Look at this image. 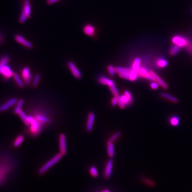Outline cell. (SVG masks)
Segmentation results:
<instances>
[{"mask_svg":"<svg viewBox=\"0 0 192 192\" xmlns=\"http://www.w3.org/2000/svg\"><path fill=\"white\" fill-rule=\"evenodd\" d=\"M120 97L121 99L122 100V101L123 102V103H125V105H129L130 104H131L129 101L128 98L125 95V94H123L122 95L120 96Z\"/></svg>","mask_w":192,"mask_h":192,"instance_id":"obj_33","label":"cell"},{"mask_svg":"<svg viewBox=\"0 0 192 192\" xmlns=\"http://www.w3.org/2000/svg\"><path fill=\"white\" fill-rule=\"evenodd\" d=\"M115 71L116 73L118 74H121V73H130L131 72V69L128 68L123 67H116Z\"/></svg>","mask_w":192,"mask_h":192,"instance_id":"obj_24","label":"cell"},{"mask_svg":"<svg viewBox=\"0 0 192 192\" xmlns=\"http://www.w3.org/2000/svg\"><path fill=\"white\" fill-rule=\"evenodd\" d=\"M107 154L110 158H113L115 154V148L113 143L107 144Z\"/></svg>","mask_w":192,"mask_h":192,"instance_id":"obj_20","label":"cell"},{"mask_svg":"<svg viewBox=\"0 0 192 192\" xmlns=\"http://www.w3.org/2000/svg\"><path fill=\"white\" fill-rule=\"evenodd\" d=\"M111 104L113 107L116 106L118 105V98L117 97H114V98H113L111 100Z\"/></svg>","mask_w":192,"mask_h":192,"instance_id":"obj_40","label":"cell"},{"mask_svg":"<svg viewBox=\"0 0 192 192\" xmlns=\"http://www.w3.org/2000/svg\"><path fill=\"white\" fill-rule=\"evenodd\" d=\"M121 133L120 131H118L115 133L113 134V135L111 136V137L110 138L109 140H108L107 144L109 143H113L114 141H115L118 137H120Z\"/></svg>","mask_w":192,"mask_h":192,"instance_id":"obj_25","label":"cell"},{"mask_svg":"<svg viewBox=\"0 0 192 192\" xmlns=\"http://www.w3.org/2000/svg\"><path fill=\"white\" fill-rule=\"evenodd\" d=\"M17 99L16 98H13L9 100L8 101H6V103L3 104L2 105L0 106V111L1 112H4L5 110L10 108L11 106L14 105L15 103H17Z\"/></svg>","mask_w":192,"mask_h":192,"instance_id":"obj_13","label":"cell"},{"mask_svg":"<svg viewBox=\"0 0 192 192\" xmlns=\"http://www.w3.org/2000/svg\"><path fill=\"white\" fill-rule=\"evenodd\" d=\"M21 75L24 82L27 85L30 84L31 81V78H32L30 68L27 67L24 68L21 72Z\"/></svg>","mask_w":192,"mask_h":192,"instance_id":"obj_9","label":"cell"},{"mask_svg":"<svg viewBox=\"0 0 192 192\" xmlns=\"http://www.w3.org/2000/svg\"><path fill=\"white\" fill-rule=\"evenodd\" d=\"M138 75L143 78H146L148 80L152 82L155 81L151 73L149 71H148V70L145 67H141L140 68L138 72Z\"/></svg>","mask_w":192,"mask_h":192,"instance_id":"obj_7","label":"cell"},{"mask_svg":"<svg viewBox=\"0 0 192 192\" xmlns=\"http://www.w3.org/2000/svg\"><path fill=\"white\" fill-rule=\"evenodd\" d=\"M31 16V6L30 0H24V7L20 17L19 18V21L20 23L25 22L26 19L30 18Z\"/></svg>","mask_w":192,"mask_h":192,"instance_id":"obj_2","label":"cell"},{"mask_svg":"<svg viewBox=\"0 0 192 192\" xmlns=\"http://www.w3.org/2000/svg\"><path fill=\"white\" fill-rule=\"evenodd\" d=\"M98 81L101 85H106L109 87H112L113 85H115L113 81L104 76L100 77L98 79Z\"/></svg>","mask_w":192,"mask_h":192,"instance_id":"obj_16","label":"cell"},{"mask_svg":"<svg viewBox=\"0 0 192 192\" xmlns=\"http://www.w3.org/2000/svg\"><path fill=\"white\" fill-rule=\"evenodd\" d=\"M179 122V118L177 116H173L170 119V123L173 126H177Z\"/></svg>","mask_w":192,"mask_h":192,"instance_id":"obj_30","label":"cell"},{"mask_svg":"<svg viewBox=\"0 0 192 192\" xmlns=\"http://www.w3.org/2000/svg\"><path fill=\"white\" fill-rule=\"evenodd\" d=\"M150 72L152 74V76H153L155 81L158 83L160 86L163 88V89H167L168 88V85H167V83L165 82V81L161 78L160 77L158 76L155 72H154L153 71H150Z\"/></svg>","mask_w":192,"mask_h":192,"instance_id":"obj_11","label":"cell"},{"mask_svg":"<svg viewBox=\"0 0 192 192\" xmlns=\"http://www.w3.org/2000/svg\"><path fill=\"white\" fill-rule=\"evenodd\" d=\"M83 32L88 36H93L95 34V28L91 25H87L83 28Z\"/></svg>","mask_w":192,"mask_h":192,"instance_id":"obj_17","label":"cell"},{"mask_svg":"<svg viewBox=\"0 0 192 192\" xmlns=\"http://www.w3.org/2000/svg\"><path fill=\"white\" fill-rule=\"evenodd\" d=\"M63 154L61 153H59L57 154L56 155H55L53 158H51L50 160L48 162L46 163L45 165H43L42 167L41 168L38 170V173L40 174H43L45 173L46 171L50 168L51 167H53V165H55L56 163H57L59 161L63 156Z\"/></svg>","mask_w":192,"mask_h":192,"instance_id":"obj_3","label":"cell"},{"mask_svg":"<svg viewBox=\"0 0 192 192\" xmlns=\"http://www.w3.org/2000/svg\"><path fill=\"white\" fill-rule=\"evenodd\" d=\"M108 73H109V74H110V76H114L115 74V73H116V71H115V68L112 65H109L108 66Z\"/></svg>","mask_w":192,"mask_h":192,"instance_id":"obj_34","label":"cell"},{"mask_svg":"<svg viewBox=\"0 0 192 192\" xmlns=\"http://www.w3.org/2000/svg\"><path fill=\"white\" fill-rule=\"evenodd\" d=\"M124 94L128 98L130 103H132L133 102V97H132V96L131 95V93L129 91L125 90L124 92Z\"/></svg>","mask_w":192,"mask_h":192,"instance_id":"obj_37","label":"cell"},{"mask_svg":"<svg viewBox=\"0 0 192 192\" xmlns=\"http://www.w3.org/2000/svg\"><path fill=\"white\" fill-rule=\"evenodd\" d=\"M140 68H141V59L137 57L133 60V63L132 65L129 80L131 81H135L136 80L138 76H139L138 72Z\"/></svg>","mask_w":192,"mask_h":192,"instance_id":"obj_1","label":"cell"},{"mask_svg":"<svg viewBox=\"0 0 192 192\" xmlns=\"http://www.w3.org/2000/svg\"><path fill=\"white\" fill-rule=\"evenodd\" d=\"M90 173L93 177H97L98 176V172L95 166H92L90 169Z\"/></svg>","mask_w":192,"mask_h":192,"instance_id":"obj_31","label":"cell"},{"mask_svg":"<svg viewBox=\"0 0 192 192\" xmlns=\"http://www.w3.org/2000/svg\"><path fill=\"white\" fill-rule=\"evenodd\" d=\"M110 192V190H103V192Z\"/></svg>","mask_w":192,"mask_h":192,"instance_id":"obj_42","label":"cell"},{"mask_svg":"<svg viewBox=\"0 0 192 192\" xmlns=\"http://www.w3.org/2000/svg\"><path fill=\"white\" fill-rule=\"evenodd\" d=\"M110 90L111 91L112 94L114 96V97H118L119 96V93L117 88H116L115 85H113L112 87H110Z\"/></svg>","mask_w":192,"mask_h":192,"instance_id":"obj_32","label":"cell"},{"mask_svg":"<svg viewBox=\"0 0 192 192\" xmlns=\"http://www.w3.org/2000/svg\"><path fill=\"white\" fill-rule=\"evenodd\" d=\"M40 75L39 74H37L35 76L34 80H33V86L34 87L38 86V85L39 82H40Z\"/></svg>","mask_w":192,"mask_h":192,"instance_id":"obj_35","label":"cell"},{"mask_svg":"<svg viewBox=\"0 0 192 192\" xmlns=\"http://www.w3.org/2000/svg\"><path fill=\"white\" fill-rule=\"evenodd\" d=\"M35 118L36 120L40 123H49L50 122V120L49 118L45 116H42V115H36Z\"/></svg>","mask_w":192,"mask_h":192,"instance_id":"obj_27","label":"cell"},{"mask_svg":"<svg viewBox=\"0 0 192 192\" xmlns=\"http://www.w3.org/2000/svg\"><path fill=\"white\" fill-rule=\"evenodd\" d=\"M180 49H181L180 47H178L176 45H173V47H172L170 50V51H169L170 55H171V56H175L179 52Z\"/></svg>","mask_w":192,"mask_h":192,"instance_id":"obj_26","label":"cell"},{"mask_svg":"<svg viewBox=\"0 0 192 192\" xmlns=\"http://www.w3.org/2000/svg\"><path fill=\"white\" fill-rule=\"evenodd\" d=\"M0 74H1L5 80H9L13 76V72L9 66L6 65L1 70Z\"/></svg>","mask_w":192,"mask_h":192,"instance_id":"obj_12","label":"cell"},{"mask_svg":"<svg viewBox=\"0 0 192 192\" xmlns=\"http://www.w3.org/2000/svg\"><path fill=\"white\" fill-rule=\"evenodd\" d=\"M60 1V0H47V3L49 5H51V4H53V3L57 2L58 1Z\"/></svg>","mask_w":192,"mask_h":192,"instance_id":"obj_41","label":"cell"},{"mask_svg":"<svg viewBox=\"0 0 192 192\" xmlns=\"http://www.w3.org/2000/svg\"><path fill=\"white\" fill-rule=\"evenodd\" d=\"M168 61L165 59L160 58L157 60L156 64L158 68H165L168 65Z\"/></svg>","mask_w":192,"mask_h":192,"instance_id":"obj_23","label":"cell"},{"mask_svg":"<svg viewBox=\"0 0 192 192\" xmlns=\"http://www.w3.org/2000/svg\"><path fill=\"white\" fill-rule=\"evenodd\" d=\"M143 180L144 181V183H146L148 184L149 186H154V185H155L154 182H152V180L148 179H147V178H144V179H143Z\"/></svg>","mask_w":192,"mask_h":192,"instance_id":"obj_39","label":"cell"},{"mask_svg":"<svg viewBox=\"0 0 192 192\" xmlns=\"http://www.w3.org/2000/svg\"><path fill=\"white\" fill-rule=\"evenodd\" d=\"M59 148L61 154L64 155L67 152L66 139L65 135L63 133H62L59 136Z\"/></svg>","mask_w":192,"mask_h":192,"instance_id":"obj_6","label":"cell"},{"mask_svg":"<svg viewBox=\"0 0 192 192\" xmlns=\"http://www.w3.org/2000/svg\"><path fill=\"white\" fill-rule=\"evenodd\" d=\"M9 57L8 56H4L0 59V73L3 68L8 65L9 62Z\"/></svg>","mask_w":192,"mask_h":192,"instance_id":"obj_19","label":"cell"},{"mask_svg":"<svg viewBox=\"0 0 192 192\" xmlns=\"http://www.w3.org/2000/svg\"><path fill=\"white\" fill-rule=\"evenodd\" d=\"M18 114H19V116L20 117V118H21V120H23L25 125H30L29 121L28 120L27 116H26V115L24 111L21 110V111L18 113Z\"/></svg>","mask_w":192,"mask_h":192,"instance_id":"obj_28","label":"cell"},{"mask_svg":"<svg viewBox=\"0 0 192 192\" xmlns=\"http://www.w3.org/2000/svg\"><path fill=\"white\" fill-rule=\"evenodd\" d=\"M15 38L17 42L19 43L24 46L27 47L28 48L31 49L33 48V45H32V43L26 40L23 36H21L20 35L17 34L15 36Z\"/></svg>","mask_w":192,"mask_h":192,"instance_id":"obj_10","label":"cell"},{"mask_svg":"<svg viewBox=\"0 0 192 192\" xmlns=\"http://www.w3.org/2000/svg\"><path fill=\"white\" fill-rule=\"evenodd\" d=\"M95 121V114L92 112L90 113L87 121V130L88 131H91L93 129V123Z\"/></svg>","mask_w":192,"mask_h":192,"instance_id":"obj_15","label":"cell"},{"mask_svg":"<svg viewBox=\"0 0 192 192\" xmlns=\"http://www.w3.org/2000/svg\"><path fill=\"white\" fill-rule=\"evenodd\" d=\"M28 120L31 125V131L34 135L38 133L41 129L40 125L38 121L36 120L35 118L31 116H27Z\"/></svg>","mask_w":192,"mask_h":192,"instance_id":"obj_4","label":"cell"},{"mask_svg":"<svg viewBox=\"0 0 192 192\" xmlns=\"http://www.w3.org/2000/svg\"><path fill=\"white\" fill-rule=\"evenodd\" d=\"M23 103L24 100L23 99H20V100H19V101H18L17 106L15 108V110H14L15 114H18L19 112L21 111V107L23 105Z\"/></svg>","mask_w":192,"mask_h":192,"instance_id":"obj_29","label":"cell"},{"mask_svg":"<svg viewBox=\"0 0 192 192\" xmlns=\"http://www.w3.org/2000/svg\"><path fill=\"white\" fill-rule=\"evenodd\" d=\"M117 98H118V106H119L121 108H122V109L125 108L126 105H125V103H123V101H122V100L121 99L120 96H118Z\"/></svg>","mask_w":192,"mask_h":192,"instance_id":"obj_36","label":"cell"},{"mask_svg":"<svg viewBox=\"0 0 192 192\" xmlns=\"http://www.w3.org/2000/svg\"><path fill=\"white\" fill-rule=\"evenodd\" d=\"M113 165V161L112 159H110L108 161L107 165L106 166L105 170V177L106 178V179H108L110 177L112 173Z\"/></svg>","mask_w":192,"mask_h":192,"instance_id":"obj_14","label":"cell"},{"mask_svg":"<svg viewBox=\"0 0 192 192\" xmlns=\"http://www.w3.org/2000/svg\"><path fill=\"white\" fill-rule=\"evenodd\" d=\"M160 86V85H158V82H156V81H152L151 83L150 84V87L153 90H156L158 88V87Z\"/></svg>","mask_w":192,"mask_h":192,"instance_id":"obj_38","label":"cell"},{"mask_svg":"<svg viewBox=\"0 0 192 192\" xmlns=\"http://www.w3.org/2000/svg\"><path fill=\"white\" fill-rule=\"evenodd\" d=\"M68 65L70 70H71V71L72 72V74L74 75V77L75 78L80 79V78H82L81 73L80 71V70H78V68L76 67V66L74 64L73 62L70 61L68 63Z\"/></svg>","mask_w":192,"mask_h":192,"instance_id":"obj_8","label":"cell"},{"mask_svg":"<svg viewBox=\"0 0 192 192\" xmlns=\"http://www.w3.org/2000/svg\"><path fill=\"white\" fill-rule=\"evenodd\" d=\"M13 77L16 82L18 86H19L20 87H24V83L23 81H22V80L20 78V76H19V75L17 74V73H16V72L13 73Z\"/></svg>","mask_w":192,"mask_h":192,"instance_id":"obj_22","label":"cell"},{"mask_svg":"<svg viewBox=\"0 0 192 192\" xmlns=\"http://www.w3.org/2000/svg\"><path fill=\"white\" fill-rule=\"evenodd\" d=\"M171 41L174 45H176L180 48L186 47L188 45V40L182 36H173Z\"/></svg>","mask_w":192,"mask_h":192,"instance_id":"obj_5","label":"cell"},{"mask_svg":"<svg viewBox=\"0 0 192 192\" xmlns=\"http://www.w3.org/2000/svg\"><path fill=\"white\" fill-rule=\"evenodd\" d=\"M0 41H1V38H0Z\"/></svg>","mask_w":192,"mask_h":192,"instance_id":"obj_43","label":"cell"},{"mask_svg":"<svg viewBox=\"0 0 192 192\" xmlns=\"http://www.w3.org/2000/svg\"><path fill=\"white\" fill-rule=\"evenodd\" d=\"M160 95L163 98L167 99L169 101L172 102L173 103H177L178 102V100L177 98H176L175 97H174L173 96L170 95L169 93L162 92V93H161Z\"/></svg>","mask_w":192,"mask_h":192,"instance_id":"obj_18","label":"cell"},{"mask_svg":"<svg viewBox=\"0 0 192 192\" xmlns=\"http://www.w3.org/2000/svg\"><path fill=\"white\" fill-rule=\"evenodd\" d=\"M24 139H25L24 136L22 135L18 136L16 138V139H15V142L13 143V146L15 147H17L19 146L23 143V142L24 140Z\"/></svg>","mask_w":192,"mask_h":192,"instance_id":"obj_21","label":"cell"}]
</instances>
